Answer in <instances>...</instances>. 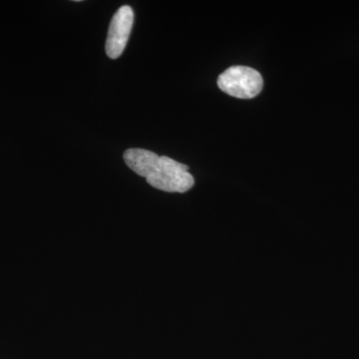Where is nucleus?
Masks as SVG:
<instances>
[{"mask_svg": "<svg viewBox=\"0 0 359 359\" xmlns=\"http://www.w3.org/2000/svg\"><path fill=\"white\" fill-rule=\"evenodd\" d=\"M218 86L229 95L252 99L261 93L264 79L259 71L247 66H231L219 76Z\"/></svg>", "mask_w": 359, "mask_h": 359, "instance_id": "obj_2", "label": "nucleus"}, {"mask_svg": "<svg viewBox=\"0 0 359 359\" xmlns=\"http://www.w3.org/2000/svg\"><path fill=\"white\" fill-rule=\"evenodd\" d=\"M127 166L147 180L148 184L168 193H185L193 188L195 180L189 167L167 156H159L145 149H128L124 153Z\"/></svg>", "mask_w": 359, "mask_h": 359, "instance_id": "obj_1", "label": "nucleus"}, {"mask_svg": "<svg viewBox=\"0 0 359 359\" xmlns=\"http://www.w3.org/2000/svg\"><path fill=\"white\" fill-rule=\"evenodd\" d=\"M134 25V11L131 6H124L113 16L106 40L105 50L108 57L117 59L121 56L128 43Z\"/></svg>", "mask_w": 359, "mask_h": 359, "instance_id": "obj_3", "label": "nucleus"}]
</instances>
